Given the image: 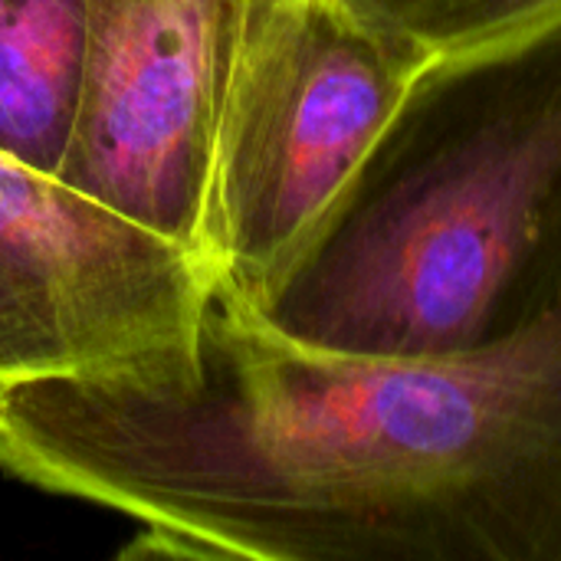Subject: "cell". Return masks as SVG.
Listing matches in <instances>:
<instances>
[{"instance_id": "cell-1", "label": "cell", "mask_w": 561, "mask_h": 561, "mask_svg": "<svg viewBox=\"0 0 561 561\" xmlns=\"http://www.w3.org/2000/svg\"><path fill=\"white\" fill-rule=\"evenodd\" d=\"M30 467L138 519L128 556L561 561V299L480 345L342 355L217 283L187 371L46 385Z\"/></svg>"}, {"instance_id": "cell-2", "label": "cell", "mask_w": 561, "mask_h": 561, "mask_svg": "<svg viewBox=\"0 0 561 561\" xmlns=\"http://www.w3.org/2000/svg\"><path fill=\"white\" fill-rule=\"evenodd\" d=\"M561 299V23L440 62L250 309L342 355L510 335Z\"/></svg>"}, {"instance_id": "cell-3", "label": "cell", "mask_w": 561, "mask_h": 561, "mask_svg": "<svg viewBox=\"0 0 561 561\" xmlns=\"http://www.w3.org/2000/svg\"><path fill=\"white\" fill-rule=\"evenodd\" d=\"M437 66L342 0H243L207 230L233 299L253 306L286 273Z\"/></svg>"}, {"instance_id": "cell-4", "label": "cell", "mask_w": 561, "mask_h": 561, "mask_svg": "<svg viewBox=\"0 0 561 561\" xmlns=\"http://www.w3.org/2000/svg\"><path fill=\"white\" fill-rule=\"evenodd\" d=\"M214 289L204 256L0 154V394L178 375Z\"/></svg>"}, {"instance_id": "cell-5", "label": "cell", "mask_w": 561, "mask_h": 561, "mask_svg": "<svg viewBox=\"0 0 561 561\" xmlns=\"http://www.w3.org/2000/svg\"><path fill=\"white\" fill-rule=\"evenodd\" d=\"M240 10L243 0H92L79 102L56 171L66 187L204 260Z\"/></svg>"}, {"instance_id": "cell-6", "label": "cell", "mask_w": 561, "mask_h": 561, "mask_svg": "<svg viewBox=\"0 0 561 561\" xmlns=\"http://www.w3.org/2000/svg\"><path fill=\"white\" fill-rule=\"evenodd\" d=\"M92 0H0V154L59 171L89 53Z\"/></svg>"}, {"instance_id": "cell-7", "label": "cell", "mask_w": 561, "mask_h": 561, "mask_svg": "<svg viewBox=\"0 0 561 561\" xmlns=\"http://www.w3.org/2000/svg\"><path fill=\"white\" fill-rule=\"evenodd\" d=\"M358 16L421 49L454 62L503 49L561 23V0H342Z\"/></svg>"}]
</instances>
